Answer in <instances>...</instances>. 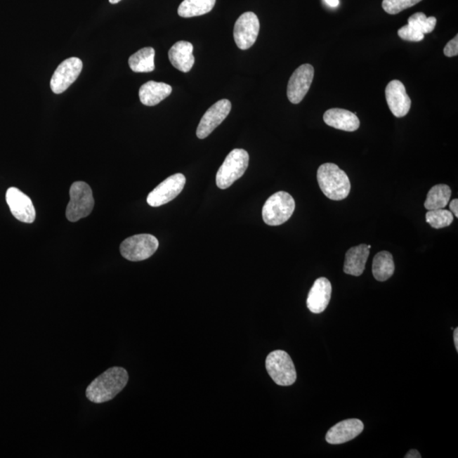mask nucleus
Instances as JSON below:
<instances>
[{
  "mask_svg": "<svg viewBox=\"0 0 458 458\" xmlns=\"http://www.w3.org/2000/svg\"><path fill=\"white\" fill-rule=\"evenodd\" d=\"M129 382L124 367H113L93 379L86 390V396L93 403H104L116 398Z\"/></svg>",
  "mask_w": 458,
  "mask_h": 458,
  "instance_id": "1",
  "label": "nucleus"
},
{
  "mask_svg": "<svg viewBox=\"0 0 458 458\" xmlns=\"http://www.w3.org/2000/svg\"><path fill=\"white\" fill-rule=\"evenodd\" d=\"M318 182L322 193L330 199L339 202L345 199L351 191V182L345 171L334 163L319 166Z\"/></svg>",
  "mask_w": 458,
  "mask_h": 458,
  "instance_id": "2",
  "label": "nucleus"
},
{
  "mask_svg": "<svg viewBox=\"0 0 458 458\" xmlns=\"http://www.w3.org/2000/svg\"><path fill=\"white\" fill-rule=\"evenodd\" d=\"M249 154L243 149H235L227 155L216 174V185L226 190L244 174L249 166Z\"/></svg>",
  "mask_w": 458,
  "mask_h": 458,
  "instance_id": "3",
  "label": "nucleus"
},
{
  "mask_svg": "<svg viewBox=\"0 0 458 458\" xmlns=\"http://www.w3.org/2000/svg\"><path fill=\"white\" fill-rule=\"evenodd\" d=\"M296 202L292 195L284 191L270 196L263 208V218L269 226H280L292 218Z\"/></svg>",
  "mask_w": 458,
  "mask_h": 458,
  "instance_id": "4",
  "label": "nucleus"
},
{
  "mask_svg": "<svg viewBox=\"0 0 458 458\" xmlns=\"http://www.w3.org/2000/svg\"><path fill=\"white\" fill-rule=\"evenodd\" d=\"M70 202L68 203L65 216L72 223L87 218L95 207L91 188L84 182L72 183L70 189Z\"/></svg>",
  "mask_w": 458,
  "mask_h": 458,
  "instance_id": "5",
  "label": "nucleus"
},
{
  "mask_svg": "<svg viewBox=\"0 0 458 458\" xmlns=\"http://www.w3.org/2000/svg\"><path fill=\"white\" fill-rule=\"evenodd\" d=\"M266 369L277 386H289L296 382V370L292 358L284 351H274L266 359Z\"/></svg>",
  "mask_w": 458,
  "mask_h": 458,
  "instance_id": "6",
  "label": "nucleus"
},
{
  "mask_svg": "<svg viewBox=\"0 0 458 458\" xmlns=\"http://www.w3.org/2000/svg\"><path fill=\"white\" fill-rule=\"evenodd\" d=\"M159 247L158 240L151 235L129 237L122 243L120 251L125 259L140 261L152 256Z\"/></svg>",
  "mask_w": 458,
  "mask_h": 458,
  "instance_id": "7",
  "label": "nucleus"
},
{
  "mask_svg": "<svg viewBox=\"0 0 458 458\" xmlns=\"http://www.w3.org/2000/svg\"><path fill=\"white\" fill-rule=\"evenodd\" d=\"M186 178L182 174L171 175L151 191L147 202L152 207H159L178 197L185 186Z\"/></svg>",
  "mask_w": 458,
  "mask_h": 458,
  "instance_id": "8",
  "label": "nucleus"
},
{
  "mask_svg": "<svg viewBox=\"0 0 458 458\" xmlns=\"http://www.w3.org/2000/svg\"><path fill=\"white\" fill-rule=\"evenodd\" d=\"M83 70V61L77 57H71L59 65L51 80V88L56 95L67 90L79 79Z\"/></svg>",
  "mask_w": 458,
  "mask_h": 458,
  "instance_id": "9",
  "label": "nucleus"
},
{
  "mask_svg": "<svg viewBox=\"0 0 458 458\" xmlns=\"http://www.w3.org/2000/svg\"><path fill=\"white\" fill-rule=\"evenodd\" d=\"M260 31V22L255 13L249 11L236 20L234 38L240 50H248L256 43Z\"/></svg>",
  "mask_w": 458,
  "mask_h": 458,
  "instance_id": "10",
  "label": "nucleus"
},
{
  "mask_svg": "<svg viewBox=\"0 0 458 458\" xmlns=\"http://www.w3.org/2000/svg\"><path fill=\"white\" fill-rule=\"evenodd\" d=\"M314 77L312 65L304 64L298 67L290 77L288 88V99L292 104L301 103L308 93Z\"/></svg>",
  "mask_w": 458,
  "mask_h": 458,
  "instance_id": "11",
  "label": "nucleus"
},
{
  "mask_svg": "<svg viewBox=\"0 0 458 458\" xmlns=\"http://www.w3.org/2000/svg\"><path fill=\"white\" fill-rule=\"evenodd\" d=\"M232 108L228 100H221L207 110L198 126L197 137L200 140L206 138L226 119Z\"/></svg>",
  "mask_w": 458,
  "mask_h": 458,
  "instance_id": "12",
  "label": "nucleus"
},
{
  "mask_svg": "<svg viewBox=\"0 0 458 458\" xmlns=\"http://www.w3.org/2000/svg\"><path fill=\"white\" fill-rule=\"evenodd\" d=\"M6 202L16 219L25 223L34 222L36 211L34 204L22 191L14 187L10 188L6 192Z\"/></svg>",
  "mask_w": 458,
  "mask_h": 458,
  "instance_id": "13",
  "label": "nucleus"
},
{
  "mask_svg": "<svg viewBox=\"0 0 458 458\" xmlns=\"http://www.w3.org/2000/svg\"><path fill=\"white\" fill-rule=\"evenodd\" d=\"M386 97L388 108L395 117L407 116L411 109L412 101L402 81H390L386 86Z\"/></svg>",
  "mask_w": 458,
  "mask_h": 458,
  "instance_id": "14",
  "label": "nucleus"
},
{
  "mask_svg": "<svg viewBox=\"0 0 458 458\" xmlns=\"http://www.w3.org/2000/svg\"><path fill=\"white\" fill-rule=\"evenodd\" d=\"M364 425L361 420L351 419L341 421L330 428L326 433L327 443L339 445L348 443L363 431Z\"/></svg>",
  "mask_w": 458,
  "mask_h": 458,
  "instance_id": "15",
  "label": "nucleus"
},
{
  "mask_svg": "<svg viewBox=\"0 0 458 458\" xmlns=\"http://www.w3.org/2000/svg\"><path fill=\"white\" fill-rule=\"evenodd\" d=\"M332 285L326 277H319L310 289L306 305L313 313L325 312L329 304Z\"/></svg>",
  "mask_w": 458,
  "mask_h": 458,
  "instance_id": "16",
  "label": "nucleus"
},
{
  "mask_svg": "<svg viewBox=\"0 0 458 458\" xmlns=\"http://www.w3.org/2000/svg\"><path fill=\"white\" fill-rule=\"evenodd\" d=\"M324 121L327 125L346 132H354L360 126L357 114L339 108L327 110L324 115Z\"/></svg>",
  "mask_w": 458,
  "mask_h": 458,
  "instance_id": "17",
  "label": "nucleus"
},
{
  "mask_svg": "<svg viewBox=\"0 0 458 458\" xmlns=\"http://www.w3.org/2000/svg\"><path fill=\"white\" fill-rule=\"evenodd\" d=\"M193 51V44L186 41H179L170 48V63L180 72H189L195 64Z\"/></svg>",
  "mask_w": 458,
  "mask_h": 458,
  "instance_id": "18",
  "label": "nucleus"
},
{
  "mask_svg": "<svg viewBox=\"0 0 458 458\" xmlns=\"http://www.w3.org/2000/svg\"><path fill=\"white\" fill-rule=\"evenodd\" d=\"M369 253L370 249L367 248V244H362L351 248L346 254L344 272L349 275L361 276L365 270Z\"/></svg>",
  "mask_w": 458,
  "mask_h": 458,
  "instance_id": "19",
  "label": "nucleus"
},
{
  "mask_svg": "<svg viewBox=\"0 0 458 458\" xmlns=\"http://www.w3.org/2000/svg\"><path fill=\"white\" fill-rule=\"evenodd\" d=\"M171 91L173 89L169 84L149 81L148 83L141 86L138 95L143 105L154 106L169 97Z\"/></svg>",
  "mask_w": 458,
  "mask_h": 458,
  "instance_id": "20",
  "label": "nucleus"
},
{
  "mask_svg": "<svg viewBox=\"0 0 458 458\" xmlns=\"http://www.w3.org/2000/svg\"><path fill=\"white\" fill-rule=\"evenodd\" d=\"M395 272L393 256L384 251L378 253L373 261V274L376 280L384 282L391 279Z\"/></svg>",
  "mask_w": 458,
  "mask_h": 458,
  "instance_id": "21",
  "label": "nucleus"
},
{
  "mask_svg": "<svg viewBox=\"0 0 458 458\" xmlns=\"http://www.w3.org/2000/svg\"><path fill=\"white\" fill-rule=\"evenodd\" d=\"M216 1V0H183L178 7V15L183 18H190L206 15L214 9Z\"/></svg>",
  "mask_w": 458,
  "mask_h": 458,
  "instance_id": "22",
  "label": "nucleus"
},
{
  "mask_svg": "<svg viewBox=\"0 0 458 458\" xmlns=\"http://www.w3.org/2000/svg\"><path fill=\"white\" fill-rule=\"evenodd\" d=\"M155 55L153 48H141L129 60L131 70L134 72H151L155 70Z\"/></svg>",
  "mask_w": 458,
  "mask_h": 458,
  "instance_id": "23",
  "label": "nucleus"
},
{
  "mask_svg": "<svg viewBox=\"0 0 458 458\" xmlns=\"http://www.w3.org/2000/svg\"><path fill=\"white\" fill-rule=\"evenodd\" d=\"M452 190L447 185H437L428 191L424 207L428 211L444 209L451 199Z\"/></svg>",
  "mask_w": 458,
  "mask_h": 458,
  "instance_id": "24",
  "label": "nucleus"
},
{
  "mask_svg": "<svg viewBox=\"0 0 458 458\" xmlns=\"http://www.w3.org/2000/svg\"><path fill=\"white\" fill-rule=\"evenodd\" d=\"M436 22V18H433V16L427 18L426 15L422 13V12H418V13L412 15L408 19V25L423 34H431L435 30Z\"/></svg>",
  "mask_w": 458,
  "mask_h": 458,
  "instance_id": "25",
  "label": "nucleus"
},
{
  "mask_svg": "<svg viewBox=\"0 0 458 458\" xmlns=\"http://www.w3.org/2000/svg\"><path fill=\"white\" fill-rule=\"evenodd\" d=\"M454 216L451 211L445 209L428 211L426 222L433 228L440 229L450 226L453 223Z\"/></svg>",
  "mask_w": 458,
  "mask_h": 458,
  "instance_id": "26",
  "label": "nucleus"
},
{
  "mask_svg": "<svg viewBox=\"0 0 458 458\" xmlns=\"http://www.w3.org/2000/svg\"><path fill=\"white\" fill-rule=\"evenodd\" d=\"M422 1V0H383L382 7L388 14L396 15Z\"/></svg>",
  "mask_w": 458,
  "mask_h": 458,
  "instance_id": "27",
  "label": "nucleus"
},
{
  "mask_svg": "<svg viewBox=\"0 0 458 458\" xmlns=\"http://www.w3.org/2000/svg\"><path fill=\"white\" fill-rule=\"evenodd\" d=\"M398 36L400 39L410 41V42H420V41H422L424 39V34L415 30L414 28L409 26L408 24L407 25L400 28L398 30Z\"/></svg>",
  "mask_w": 458,
  "mask_h": 458,
  "instance_id": "28",
  "label": "nucleus"
},
{
  "mask_svg": "<svg viewBox=\"0 0 458 458\" xmlns=\"http://www.w3.org/2000/svg\"><path fill=\"white\" fill-rule=\"evenodd\" d=\"M444 55L447 57H454L458 55V36L456 35L444 48Z\"/></svg>",
  "mask_w": 458,
  "mask_h": 458,
  "instance_id": "29",
  "label": "nucleus"
},
{
  "mask_svg": "<svg viewBox=\"0 0 458 458\" xmlns=\"http://www.w3.org/2000/svg\"><path fill=\"white\" fill-rule=\"evenodd\" d=\"M450 209L453 216H455L456 218H458V200L457 199H453L451 203H450Z\"/></svg>",
  "mask_w": 458,
  "mask_h": 458,
  "instance_id": "30",
  "label": "nucleus"
},
{
  "mask_svg": "<svg viewBox=\"0 0 458 458\" xmlns=\"http://www.w3.org/2000/svg\"><path fill=\"white\" fill-rule=\"evenodd\" d=\"M421 454L417 451L415 449H412L407 453V455L405 456V458H421Z\"/></svg>",
  "mask_w": 458,
  "mask_h": 458,
  "instance_id": "31",
  "label": "nucleus"
},
{
  "mask_svg": "<svg viewBox=\"0 0 458 458\" xmlns=\"http://www.w3.org/2000/svg\"><path fill=\"white\" fill-rule=\"evenodd\" d=\"M325 2L331 7H337L339 6V0H325Z\"/></svg>",
  "mask_w": 458,
  "mask_h": 458,
  "instance_id": "32",
  "label": "nucleus"
},
{
  "mask_svg": "<svg viewBox=\"0 0 458 458\" xmlns=\"http://www.w3.org/2000/svg\"><path fill=\"white\" fill-rule=\"evenodd\" d=\"M454 344H455L456 350L458 351V329L454 331Z\"/></svg>",
  "mask_w": 458,
  "mask_h": 458,
  "instance_id": "33",
  "label": "nucleus"
},
{
  "mask_svg": "<svg viewBox=\"0 0 458 458\" xmlns=\"http://www.w3.org/2000/svg\"><path fill=\"white\" fill-rule=\"evenodd\" d=\"M120 1H122V0H109V2L110 4H113V5H115V4L119 3Z\"/></svg>",
  "mask_w": 458,
  "mask_h": 458,
  "instance_id": "34",
  "label": "nucleus"
},
{
  "mask_svg": "<svg viewBox=\"0 0 458 458\" xmlns=\"http://www.w3.org/2000/svg\"><path fill=\"white\" fill-rule=\"evenodd\" d=\"M367 248H369V249H371V247H372L370 244H369V245H367Z\"/></svg>",
  "mask_w": 458,
  "mask_h": 458,
  "instance_id": "35",
  "label": "nucleus"
}]
</instances>
